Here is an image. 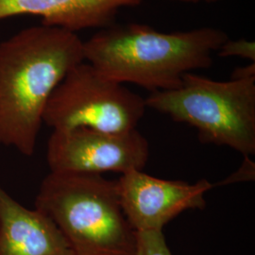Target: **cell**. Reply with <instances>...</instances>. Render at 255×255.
I'll use <instances>...</instances> for the list:
<instances>
[{"mask_svg": "<svg viewBox=\"0 0 255 255\" xmlns=\"http://www.w3.org/2000/svg\"><path fill=\"white\" fill-rule=\"evenodd\" d=\"M82 62L83 41L60 27H27L0 43V145L34 154L48 100Z\"/></svg>", "mask_w": 255, "mask_h": 255, "instance_id": "obj_1", "label": "cell"}, {"mask_svg": "<svg viewBox=\"0 0 255 255\" xmlns=\"http://www.w3.org/2000/svg\"><path fill=\"white\" fill-rule=\"evenodd\" d=\"M228 39L216 27L167 33L143 24L114 23L83 42V55L110 80L153 93L175 89L185 74L209 68L213 54Z\"/></svg>", "mask_w": 255, "mask_h": 255, "instance_id": "obj_2", "label": "cell"}, {"mask_svg": "<svg viewBox=\"0 0 255 255\" xmlns=\"http://www.w3.org/2000/svg\"><path fill=\"white\" fill-rule=\"evenodd\" d=\"M34 208L54 222L75 255H136V232L121 207L117 181L101 174L50 172Z\"/></svg>", "mask_w": 255, "mask_h": 255, "instance_id": "obj_3", "label": "cell"}, {"mask_svg": "<svg viewBox=\"0 0 255 255\" xmlns=\"http://www.w3.org/2000/svg\"><path fill=\"white\" fill-rule=\"evenodd\" d=\"M146 108L195 128L204 144L255 154V78L215 81L185 74L179 87L153 92Z\"/></svg>", "mask_w": 255, "mask_h": 255, "instance_id": "obj_4", "label": "cell"}, {"mask_svg": "<svg viewBox=\"0 0 255 255\" xmlns=\"http://www.w3.org/2000/svg\"><path fill=\"white\" fill-rule=\"evenodd\" d=\"M146 110L145 98L84 61L74 66L52 93L43 122L53 130L88 128L127 132L136 129Z\"/></svg>", "mask_w": 255, "mask_h": 255, "instance_id": "obj_5", "label": "cell"}, {"mask_svg": "<svg viewBox=\"0 0 255 255\" xmlns=\"http://www.w3.org/2000/svg\"><path fill=\"white\" fill-rule=\"evenodd\" d=\"M149 144L138 129L106 132L88 128L53 130L46 146V163L53 173H127L143 170Z\"/></svg>", "mask_w": 255, "mask_h": 255, "instance_id": "obj_6", "label": "cell"}, {"mask_svg": "<svg viewBox=\"0 0 255 255\" xmlns=\"http://www.w3.org/2000/svg\"><path fill=\"white\" fill-rule=\"evenodd\" d=\"M117 183L121 207L135 232L163 231L183 212L204 209L205 195L216 187L206 179L194 183L170 181L143 170L122 174Z\"/></svg>", "mask_w": 255, "mask_h": 255, "instance_id": "obj_7", "label": "cell"}, {"mask_svg": "<svg viewBox=\"0 0 255 255\" xmlns=\"http://www.w3.org/2000/svg\"><path fill=\"white\" fill-rule=\"evenodd\" d=\"M0 255L75 254L51 219L23 206L0 184Z\"/></svg>", "mask_w": 255, "mask_h": 255, "instance_id": "obj_8", "label": "cell"}, {"mask_svg": "<svg viewBox=\"0 0 255 255\" xmlns=\"http://www.w3.org/2000/svg\"><path fill=\"white\" fill-rule=\"evenodd\" d=\"M143 0H0V20L18 15L42 18V25L77 33L114 24L120 9Z\"/></svg>", "mask_w": 255, "mask_h": 255, "instance_id": "obj_9", "label": "cell"}, {"mask_svg": "<svg viewBox=\"0 0 255 255\" xmlns=\"http://www.w3.org/2000/svg\"><path fill=\"white\" fill-rule=\"evenodd\" d=\"M136 255H172L163 231L136 232Z\"/></svg>", "mask_w": 255, "mask_h": 255, "instance_id": "obj_10", "label": "cell"}, {"mask_svg": "<svg viewBox=\"0 0 255 255\" xmlns=\"http://www.w3.org/2000/svg\"><path fill=\"white\" fill-rule=\"evenodd\" d=\"M217 54L219 57H240L246 59L251 63H255V41H249L246 39L228 40L220 46Z\"/></svg>", "mask_w": 255, "mask_h": 255, "instance_id": "obj_11", "label": "cell"}, {"mask_svg": "<svg viewBox=\"0 0 255 255\" xmlns=\"http://www.w3.org/2000/svg\"><path fill=\"white\" fill-rule=\"evenodd\" d=\"M245 160L238 167L236 172L232 174L230 177L226 178L224 181L217 183L219 185H228L237 182H254L255 175V164L251 160V157H244Z\"/></svg>", "mask_w": 255, "mask_h": 255, "instance_id": "obj_12", "label": "cell"}, {"mask_svg": "<svg viewBox=\"0 0 255 255\" xmlns=\"http://www.w3.org/2000/svg\"><path fill=\"white\" fill-rule=\"evenodd\" d=\"M255 78V63H251L245 66L237 67L232 73L231 79H248Z\"/></svg>", "mask_w": 255, "mask_h": 255, "instance_id": "obj_13", "label": "cell"}, {"mask_svg": "<svg viewBox=\"0 0 255 255\" xmlns=\"http://www.w3.org/2000/svg\"><path fill=\"white\" fill-rule=\"evenodd\" d=\"M169 1H177V2H182V3H214L219 0H169Z\"/></svg>", "mask_w": 255, "mask_h": 255, "instance_id": "obj_14", "label": "cell"}]
</instances>
